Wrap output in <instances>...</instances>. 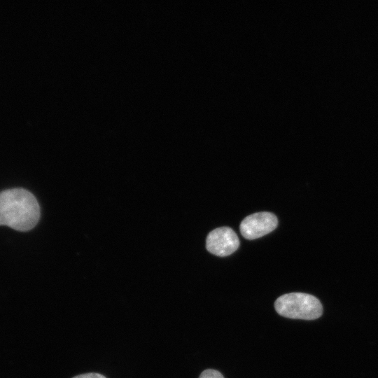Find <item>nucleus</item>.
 Returning <instances> with one entry per match:
<instances>
[{"instance_id":"f257e3e1","label":"nucleus","mask_w":378,"mask_h":378,"mask_svg":"<svg viewBox=\"0 0 378 378\" xmlns=\"http://www.w3.org/2000/svg\"><path fill=\"white\" fill-rule=\"evenodd\" d=\"M40 206L34 195L22 188L0 192V225L26 232L39 220Z\"/></svg>"},{"instance_id":"f03ea898","label":"nucleus","mask_w":378,"mask_h":378,"mask_svg":"<svg viewBox=\"0 0 378 378\" xmlns=\"http://www.w3.org/2000/svg\"><path fill=\"white\" fill-rule=\"evenodd\" d=\"M274 308L279 315L294 319L314 320L323 314L322 304L316 297L300 292L279 297Z\"/></svg>"},{"instance_id":"7ed1b4c3","label":"nucleus","mask_w":378,"mask_h":378,"mask_svg":"<svg viewBox=\"0 0 378 378\" xmlns=\"http://www.w3.org/2000/svg\"><path fill=\"white\" fill-rule=\"evenodd\" d=\"M276 216L270 212H258L246 216L241 222V235L247 239H255L273 231L277 226Z\"/></svg>"},{"instance_id":"20e7f679","label":"nucleus","mask_w":378,"mask_h":378,"mask_svg":"<svg viewBox=\"0 0 378 378\" xmlns=\"http://www.w3.org/2000/svg\"><path fill=\"white\" fill-rule=\"evenodd\" d=\"M239 246V241L237 234L229 227H220L213 230L206 239L208 251L221 257L232 254Z\"/></svg>"},{"instance_id":"39448f33","label":"nucleus","mask_w":378,"mask_h":378,"mask_svg":"<svg viewBox=\"0 0 378 378\" xmlns=\"http://www.w3.org/2000/svg\"><path fill=\"white\" fill-rule=\"evenodd\" d=\"M199 378H224V377L218 370L207 369L201 373Z\"/></svg>"},{"instance_id":"423d86ee","label":"nucleus","mask_w":378,"mask_h":378,"mask_svg":"<svg viewBox=\"0 0 378 378\" xmlns=\"http://www.w3.org/2000/svg\"><path fill=\"white\" fill-rule=\"evenodd\" d=\"M73 378H106V377L101 374L92 372V373H86V374H80Z\"/></svg>"}]
</instances>
